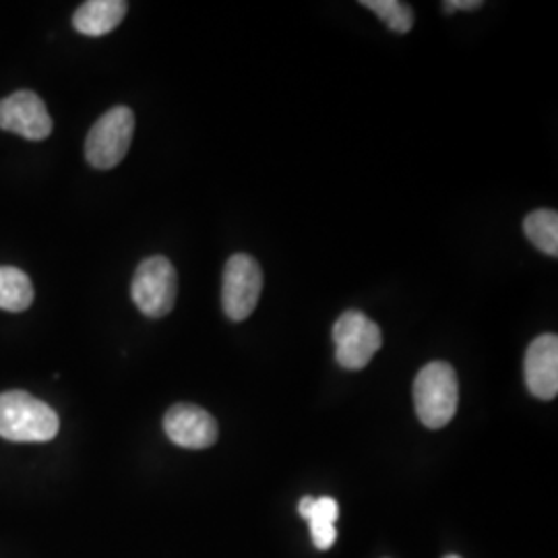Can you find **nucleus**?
I'll use <instances>...</instances> for the list:
<instances>
[{
    "label": "nucleus",
    "instance_id": "4",
    "mask_svg": "<svg viewBox=\"0 0 558 558\" xmlns=\"http://www.w3.org/2000/svg\"><path fill=\"white\" fill-rule=\"evenodd\" d=\"M179 294L177 269L166 257L143 260L131 283V299L149 319H161L172 313Z\"/></svg>",
    "mask_w": 558,
    "mask_h": 558
},
{
    "label": "nucleus",
    "instance_id": "13",
    "mask_svg": "<svg viewBox=\"0 0 558 558\" xmlns=\"http://www.w3.org/2000/svg\"><path fill=\"white\" fill-rule=\"evenodd\" d=\"M362 7L379 15V20L398 34H408L414 25V11L408 2L399 0H362Z\"/></svg>",
    "mask_w": 558,
    "mask_h": 558
},
{
    "label": "nucleus",
    "instance_id": "7",
    "mask_svg": "<svg viewBox=\"0 0 558 558\" xmlns=\"http://www.w3.org/2000/svg\"><path fill=\"white\" fill-rule=\"evenodd\" d=\"M0 129L29 141H44L52 133V119L38 94L21 89L0 100Z\"/></svg>",
    "mask_w": 558,
    "mask_h": 558
},
{
    "label": "nucleus",
    "instance_id": "14",
    "mask_svg": "<svg viewBox=\"0 0 558 558\" xmlns=\"http://www.w3.org/2000/svg\"><path fill=\"white\" fill-rule=\"evenodd\" d=\"M311 525V536L313 542L319 550H329L336 538H338V530H336V523H325V521H308Z\"/></svg>",
    "mask_w": 558,
    "mask_h": 558
},
{
    "label": "nucleus",
    "instance_id": "9",
    "mask_svg": "<svg viewBox=\"0 0 558 558\" xmlns=\"http://www.w3.org/2000/svg\"><path fill=\"white\" fill-rule=\"evenodd\" d=\"M525 385L534 398L550 401L558 393V338L544 333L534 339L523 362Z\"/></svg>",
    "mask_w": 558,
    "mask_h": 558
},
{
    "label": "nucleus",
    "instance_id": "2",
    "mask_svg": "<svg viewBox=\"0 0 558 558\" xmlns=\"http://www.w3.org/2000/svg\"><path fill=\"white\" fill-rule=\"evenodd\" d=\"M459 403L458 375L449 362L435 360L426 364L414 380V405L420 422L426 428L447 426Z\"/></svg>",
    "mask_w": 558,
    "mask_h": 558
},
{
    "label": "nucleus",
    "instance_id": "15",
    "mask_svg": "<svg viewBox=\"0 0 558 558\" xmlns=\"http://www.w3.org/2000/svg\"><path fill=\"white\" fill-rule=\"evenodd\" d=\"M339 518L338 500L331 497H320L313 502L311 515L306 521H325V523H336Z\"/></svg>",
    "mask_w": 558,
    "mask_h": 558
},
{
    "label": "nucleus",
    "instance_id": "17",
    "mask_svg": "<svg viewBox=\"0 0 558 558\" xmlns=\"http://www.w3.org/2000/svg\"><path fill=\"white\" fill-rule=\"evenodd\" d=\"M313 502H315V499H313V497H304V499L300 500V518L308 519V515H311V509H313Z\"/></svg>",
    "mask_w": 558,
    "mask_h": 558
},
{
    "label": "nucleus",
    "instance_id": "6",
    "mask_svg": "<svg viewBox=\"0 0 558 558\" xmlns=\"http://www.w3.org/2000/svg\"><path fill=\"white\" fill-rule=\"evenodd\" d=\"M336 360L345 371H362L383 345V333L375 320L362 311H345L333 325Z\"/></svg>",
    "mask_w": 558,
    "mask_h": 558
},
{
    "label": "nucleus",
    "instance_id": "16",
    "mask_svg": "<svg viewBox=\"0 0 558 558\" xmlns=\"http://www.w3.org/2000/svg\"><path fill=\"white\" fill-rule=\"evenodd\" d=\"M482 7L480 0H447L442 2V9L447 13H453V11H476Z\"/></svg>",
    "mask_w": 558,
    "mask_h": 558
},
{
    "label": "nucleus",
    "instance_id": "11",
    "mask_svg": "<svg viewBox=\"0 0 558 558\" xmlns=\"http://www.w3.org/2000/svg\"><path fill=\"white\" fill-rule=\"evenodd\" d=\"M34 302V286L17 267H0V308L23 313Z\"/></svg>",
    "mask_w": 558,
    "mask_h": 558
},
{
    "label": "nucleus",
    "instance_id": "12",
    "mask_svg": "<svg viewBox=\"0 0 558 558\" xmlns=\"http://www.w3.org/2000/svg\"><path fill=\"white\" fill-rule=\"evenodd\" d=\"M527 240L548 257L558 255V214L553 209H536L523 220Z\"/></svg>",
    "mask_w": 558,
    "mask_h": 558
},
{
    "label": "nucleus",
    "instance_id": "18",
    "mask_svg": "<svg viewBox=\"0 0 558 558\" xmlns=\"http://www.w3.org/2000/svg\"><path fill=\"white\" fill-rule=\"evenodd\" d=\"M445 558H461V557H458V555H449V557H445Z\"/></svg>",
    "mask_w": 558,
    "mask_h": 558
},
{
    "label": "nucleus",
    "instance_id": "10",
    "mask_svg": "<svg viewBox=\"0 0 558 558\" xmlns=\"http://www.w3.org/2000/svg\"><path fill=\"white\" fill-rule=\"evenodd\" d=\"M129 4L124 0H87L73 15V25L83 36L100 38L119 27Z\"/></svg>",
    "mask_w": 558,
    "mask_h": 558
},
{
    "label": "nucleus",
    "instance_id": "1",
    "mask_svg": "<svg viewBox=\"0 0 558 558\" xmlns=\"http://www.w3.org/2000/svg\"><path fill=\"white\" fill-rule=\"evenodd\" d=\"M57 412L25 391L0 393V437L13 442H46L59 435Z\"/></svg>",
    "mask_w": 558,
    "mask_h": 558
},
{
    "label": "nucleus",
    "instance_id": "5",
    "mask_svg": "<svg viewBox=\"0 0 558 558\" xmlns=\"http://www.w3.org/2000/svg\"><path fill=\"white\" fill-rule=\"evenodd\" d=\"M263 292V269L259 260L251 255H232L223 267L221 281V306L226 317L234 323L248 319Z\"/></svg>",
    "mask_w": 558,
    "mask_h": 558
},
{
    "label": "nucleus",
    "instance_id": "8",
    "mask_svg": "<svg viewBox=\"0 0 558 558\" xmlns=\"http://www.w3.org/2000/svg\"><path fill=\"white\" fill-rule=\"evenodd\" d=\"M168 439L184 449H207L218 440L216 418L193 403H177L163 416Z\"/></svg>",
    "mask_w": 558,
    "mask_h": 558
},
{
    "label": "nucleus",
    "instance_id": "3",
    "mask_svg": "<svg viewBox=\"0 0 558 558\" xmlns=\"http://www.w3.org/2000/svg\"><path fill=\"white\" fill-rule=\"evenodd\" d=\"M135 135V114L126 106L110 108L98 122L92 126L85 141V158L96 170L117 168Z\"/></svg>",
    "mask_w": 558,
    "mask_h": 558
}]
</instances>
